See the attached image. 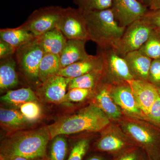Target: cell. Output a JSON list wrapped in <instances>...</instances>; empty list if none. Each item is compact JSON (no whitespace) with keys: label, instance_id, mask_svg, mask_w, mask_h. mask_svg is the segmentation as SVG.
<instances>
[{"label":"cell","instance_id":"e0dca14e","mask_svg":"<svg viewBox=\"0 0 160 160\" xmlns=\"http://www.w3.org/2000/svg\"><path fill=\"white\" fill-rule=\"evenodd\" d=\"M124 58L134 79L148 81L152 59L139 50L129 52Z\"/></svg>","mask_w":160,"mask_h":160},{"label":"cell","instance_id":"4dcf8cb0","mask_svg":"<svg viewBox=\"0 0 160 160\" xmlns=\"http://www.w3.org/2000/svg\"><path fill=\"white\" fill-rule=\"evenodd\" d=\"M94 90L81 88H73L69 89L66 92L62 102H82L89 96H93Z\"/></svg>","mask_w":160,"mask_h":160},{"label":"cell","instance_id":"d6a6232c","mask_svg":"<svg viewBox=\"0 0 160 160\" xmlns=\"http://www.w3.org/2000/svg\"><path fill=\"white\" fill-rule=\"evenodd\" d=\"M148 82L160 88V59L152 60V61Z\"/></svg>","mask_w":160,"mask_h":160},{"label":"cell","instance_id":"60d3db41","mask_svg":"<svg viewBox=\"0 0 160 160\" xmlns=\"http://www.w3.org/2000/svg\"><path fill=\"white\" fill-rule=\"evenodd\" d=\"M32 160H46L45 157L43 158H39L35 159H33Z\"/></svg>","mask_w":160,"mask_h":160},{"label":"cell","instance_id":"7c38bea8","mask_svg":"<svg viewBox=\"0 0 160 160\" xmlns=\"http://www.w3.org/2000/svg\"><path fill=\"white\" fill-rule=\"evenodd\" d=\"M111 9L119 24L125 27L141 19L149 10L137 0H113Z\"/></svg>","mask_w":160,"mask_h":160},{"label":"cell","instance_id":"ffe728a7","mask_svg":"<svg viewBox=\"0 0 160 160\" xmlns=\"http://www.w3.org/2000/svg\"><path fill=\"white\" fill-rule=\"evenodd\" d=\"M20 110L1 107L0 124L5 131L9 133L23 130L30 124Z\"/></svg>","mask_w":160,"mask_h":160},{"label":"cell","instance_id":"30bf717a","mask_svg":"<svg viewBox=\"0 0 160 160\" xmlns=\"http://www.w3.org/2000/svg\"><path fill=\"white\" fill-rule=\"evenodd\" d=\"M57 28L68 40H90L86 18L78 8H65Z\"/></svg>","mask_w":160,"mask_h":160},{"label":"cell","instance_id":"b9f144b4","mask_svg":"<svg viewBox=\"0 0 160 160\" xmlns=\"http://www.w3.org/2000/svg\"><path fill=\"white\" fill-rule=\"evenodd\" d=\"M160 160V159H159V160Z\"/></svg>","mask_w":160,"mask_h":160},{"label":"cell","instance_id":"f546056e","mask_svg":"<svg viewBox=\"0 0 160 160\" xmlns=\"http://www.w3.org/2000/svg\"><path fill=\"white\" fill-rule=\"evenodd\" d=\"M21 113L30 123L37 121L41 118L42 110L36 101H31L24 103L19 108Z\"/></svg>","mask_w":160,"mask_h":160},{"label":"cell","instance_id":"603a6c76","mask_svg":"<svg viewBox=\"0 0 160 160\" xmlns=\"http://www.w3.org/2000/svg\"><path fill=\"white\" fill-rule=\"evenodd\" d=\"M38 97L36 92L30 88H22L16 90H10L1 97V101L5 104L20 108L24 103L31 101H37Z\"/></svg>","mask_w":160,"mask_h":160},{"label":"cell","instance_id":"d4e9b609","mask_svg":"<svg viewBox=\"0 0 160 160\" xmlns=\"http://www.w3.org/2000/svg\"><path fill=\"white\" fill-rule=\"evenodd\" d=\"M103 82V70L92 72L72 79L68 89L81 88L94 90Z\"/></svg>","mask_w":160,"mask_h":160},{"label":"cell","instance_id":"6da1fadb","mask_svg":"<svg viewBox=\"0 0 160 160\" xmlns=\"http://www.w3.org/2000/svg\"><path fill=\"white\" fill-rule=\"evenodd\" d=\"M50 140L46 126L11 132L1 142L0 155L32 160L44 158Z\"/></svg>","mask_w":160,"mask_h":160},{"label":"cell","instance_id":"4316f807","mask_svg":"<svg viewBox=\"0 0 160 160\" xmlns=\"http://www.w3.org/2000/svg\"><path fill=\"white\" fill-rule=\"evenodd\" d=\"M139 51L151 59H160V30L153 29L149 39Z\"/></svg>","mask_w":160,"mask_h":160},{"label":"cell","instance_id":"74e56055","mask_svg":"<svg viewBox=\"0 0 160 160\" xmlns=\"http://www.w3.org/2000/svg\"><path fill=\"white\" fill-rule=\"evenodd\" d=\"M85 160H108L107 158L102 154L96 153L88 157Z\"/></svg>","mask_w":160,"mask_h":160},{"label":"cell","instance_id":"5b68a950","mask_svg":"<svg viewBox=\"0 0 160 160\" xmlns=\"http://www.w3.org/2000/svg\"><path fill=\"white\" fill-rule=\"evenodd\" d=\"M100 133V138L92 146V150L106 153L112 158L136 146L117 123L111 122Z\"/></svg>","mask_w":160,"mask_h":160},{"label":"cell","instance_id":"d590c367","mask_svg":"<svg viewBox=\"0 0 160 160\" xmlns=\"http://www.w3.org/2000/svg\"><path fill=\"white\" fill-rule=\"evenodd\" d=\"M17 49L6 42L0 40V58L10 57L15 54Z\"/></svg>","mask_w":160,"mask_h":160},{"label":"cell","instance_id":"4fadbf2b","mask_svg":"<svg viewBox=\"0 0 160 160\" xmlns=\"http://www.w3.org/2000/svg\"><path fill=\"white\" fill-rule=\"evenodd\" d=\"M72 78L55 75L48 78L37 86L38 97L48 102H62Z\"/></svg>","mask_w":160,"mask_h":160},{"label":"cell","instance_id":"e575fe53","mask_svg":"<svg viewBox=\"0 0 160 160\" xmlns=\"http://www.w3.org/2000/svg\"><path fill=\"white\" fill-rule=\"evenodd\" d=\"M142 19L149 24L153 29L160 30V10H149Z\"/></svg>","mask_w":160,"mask_h":160},{"label":"cell","instance_id":"484cf974","mask_svg":"<svg viewBox=\"0 0 160 160\" xmlns=\"http://www.w3.org/2000/svg\"><path fill=\"white\" fill-rule=\"evenodd\" d=\"M47 148L46 160H66L68 155V144L63 135L58 136L52 139Z\"/></svg>","mask_w":160,"mask_h":160},{"label":"cell","instance_id":"5bb4252c","mask_svg":"<svg viewBox=\"0 0 160 160\" xmlns=\"http://www.w3.org/2000/svg\"><path fill=\"white\" fill-rule=\"evenodd\" d=\"M127 82L131 87L140 109L147 118L150 108L159 94L160 88L148 81L133 79Z\"/></svg>","mask_w":160,"mask_h":160},{"label":"cell","instance_id":"f35d334b","mask_svg":"<svg viewBox=\"0 0 160 160\" xmlns=\"http://www.w3.org/2000/svg\"><path fill=\"white\" fill-rule=\"evenodd\" d=\"M0 160H32L22 157H6L0 155Z\"/></svg>","mask_w":160,"mask_h":160},{"label":"cell","instance_id":"277c9868","mask_svg":"<svg viewBox=\"0 0 160 160\" xmlns=\"http://www.w3.org/2000/svg\"><path fill=\"white\" fill-rule=\"evenodd\" d=\"M123 131L143 149L149 160L160 159V128L146 120L124 116L118 123Z\"/></svg>","mask_w":160,"mask_h":160},{"label":"cell","instance_id":"8992f818","mask_svg":"<svg viewBox=\"0 0 160 160\" xmlns=\"http://www.w3.org/2000/svg\"><path fill=\"white\" fill-rule=\"evenodd\" d=\"M37 39L23 45L17 49L15 59L17 65L30 82L40 84L39 67L41 60L46 54Z\"/></svg>","mask_w":160,"mask_h":160},{"label":"cell","instance_id":"3957f363","mask_svg":"<svg viewBox=\"0 0 160 160\" xmlns=\"http://www.w3.org/2000/svg\"><path fill=\"white\" fill-rule=\"evenodd\" d=\"M89 40L99 49L112 48L124 33L126 27L119 24L111 8L84 12Z\"/></svg>","mask_w":160,"mask_h":160},{"label":"cell","instance_id":"ba28073f","mask_svg":"<svg viewBox=\"0 0 160 160\" xmlns=\"http://www.w3.org/2000/svg\"><path fill=\"white\" fill-rule=\"evenodd\" d=\"M65 9L61 6H49L36 9L20 26L38 37L57 27Z\"/></svg>","mask_w":160,"mask_h":160},{"label":"cell","instance_id":"9a60e30c","mask_svg":"<svg viewBox=\"0 0 160 160\" xmlns=\"http://www.w3.org/2000/svg\"><path fill=\"white\" fill-rule=\"evenodd\" d=\"M110 85L102 82L95 89L93 102L104 112L111 122L118 123L124 117L122 109L111 97Z\"/></svg>","mask_w":160,"mask_h":160},{"label":"cell","instance_id":"52a82bcc","mask_svg":"<svg viewBox=\"0 0 160 160\" xmlns=\"http://www.w3.org/2000/svg\"><path fill=\"white\" fill-rule=\"evenodd\" d=\"M153 28L143 19L137 20L126 27L118 42L112 48L120 56L139 50L149 39Z\"/></svg>","mask_w":160,"mask_h":160},{"label":"cell","instance_id":"7a4b0ae2","mask_svg":"<svg viewBox=\"0 0 160 160\" xmlns=\"http://www.w3.org/2000/svg\"><path fill=\"white\" fill-rule=\"evenodd\" d=\"M110 122L106 115L93 102L76 113L60 118L46 127L51 140L59 135L100 132Z\"/></svg>","mask_w":160,"mask_h":160},{"label":"cell","instance_id":"836d02e7","mask_svg":"<svg viewBox=\"0 0 160 160\" xmlns=\"http://www.w3.org/2000/svg\"><path fill=\"white\" fill-rule=\"evenodd\" d=\"M147 121L160 128V88L158 96L152 106L147 115Z\"/></svg>","mask_w":160,"mask_h":160},{"label":"cell","instance_id":"7402d4cb","mask_svg":"<svg viewBox=\"0 0 160 160\" xmlns=\"http://www.w3.org/2000/svg\"><path fill=\"white\" fill-rule=\"evenodd\" d=\"M30 32L21 26L15 28H6L0 30V40L9 43L17 49L21 46L36 38Z\"/></svg>","mask_w":160,"mask_h":160},{"label":"cell","instance_id":"2e32d148","mask_svg":"<svg viewBox=\"0 0 160 160\" xmlns=\"http://www.w3.org/2000/svg\"><path fill=\"white\" fill-rule=\"evenodd\" d=\"M103 58L99 52L95 55H90L89 57L81 60L60 69L58 75L73 78L92 72L103 70Z\"/></svg>","mask_w":160,"mask_h":160},{"label":"cell","instance_id":"44dd1931","mask_svg":"<svg viewBox=\"0 0 160 160\" xmlns=\"http://www.w3.org/2000/svg\"><path fill=\"white\" fill-rule=\"evenodd\" d=\"M17 63L13 56L1 59L0 63V89L1 92L11 90L18 85L16 71Z\"/></svg>","mask_w":160,"mask_h":160},{"label":"cell","instance_id":"83f0119b","mask_svg":"<svg viewBox=\"0 0 160 160\" xmlns=\"http://www.w3.org/2000/svg\"><path fill=\"white\" fill-rule=\"evenodd\" d=\"M91 139L83 138L77 141L72 145L66 160H83L90 150Z\"/></svg>","mask_w":160,"mask_h":160},{"label":"cell","instance_id":"8d00e7d4","mask_svg":"<svg viewBox=\"0 0 160 160\" xmlns=\"http://www.w3.org/2000/svg\"><path fill=\"white\" fill-rule=\"evenodd\" d=\"M149 10H160V0H151Z\"/></svg>","mask_w":160,"mask_h":160},{"label":"cell","instance_id":"8fae6325","mask_svg":"<svg viewBox=\"0 0 160 160\" xmlns=\"http://www.w3.org/2000/svg\"><path fill=\"white\" fill-rule=\"evenodd\" d=\"M110 95L115 102L119 106L124 116L147 121L138 105L132 90L127 82L111 86Z\"/></svg>","mask_w":160,"mask_h":160},{"label":"cell","instance_id":"9c48e42d","mask_svg":"<svg viewBox=\"0 0 160 160\" xmlns=\"http://www.w3.org/2000/svg\"><path fill=\"white\" fill-rule=\"evenodd\" d=\"M103 58V82L111 86L134 79L127 62L112 48L100 49Z\"/></svg>","mask_w":160,"mask_h":160},{"label":"cell","instance_id":"cb8c5ba5","mask_svg":"<svg viewBox=\"0 0 160 160\" xmlns=\"http://www.w3.org/2000/svg\"><path fill=\"white\" fill-rule=\"evenodd\" d=\"M62 69L59 56L58 55L46 53L40 62L38 69V79L40 83L57 75Z\"/></svg>","mask_w":160,"mask_h":160},{"label":"cell","instance_id":"1f68e13d","mask_svg":"<svg viewBox=\"0 0 160 160\" xmlns=\"http://www.w3.org/2000/svg\"><path fill=\"white\" fill-rule=\"evenodd\" d=\"M112 160H149V159L145 152L136 146L112 158Z\"/></svg>","mask_w":160,"mask_h":160},{"label":"cell","instance_id":"d6986e66","mask_svg":"<svg viewBox=\"0 0 160 160\" xmlns=\"http://www.w3.org/2000/svg\"><path fill=\"white\" fill-rule=\"evenodd\" d=\"M46 53L59 55L68 39L57 27L36 37Z\"/></svg>","mask_w":160,"mask_h":160},{"label":"cell","instance_id":"ac0fdd59","mask_svg":"<svg viewBox=\"0 0 160 160\" xmlns=\"http://www.w3.org/2000/svg\"><path fill=\"white\" fill-rule=\"evenodd\" d=\"M86 42L82 40H68L59 55L62 69L89 57L90 55L86 52L85 48Z\"/></svg>","mask_w":160,"mask_h":160},{"label":"cell","instance_id":"ab89813d","mask_svg":"<svg viewBox=\"0 0 160 160\" xmlns=\"http://www.w3.org/2000/svg\"><path fill=\"white\" fill-rule=\"evenodd\" d=\"M138 2L142 3L143 5H145L147 7H148L149 9V6H150V1L151 0H137Z\"/></svg>","mask_w":160,"mask_h":160},{"label":"cell","instance_id":"f1b7e54d","mask_svg":"<svg viewBox=\"0 0 160 160\" xmlns=\"http://www.w3.org/2000/svg\"><path fill=\"white\" fill-rule=\"evenodd\" d=\"M78 8L84 12L110 9L113 0H74Z\"/></svg>","mask_w":160,"mask_h":160}]
</instances>
